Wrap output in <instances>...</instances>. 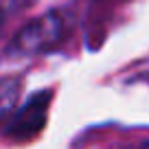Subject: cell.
I'll list each match as a JSON object with an SVG mask.
<instances>
[{
	"label": "cell",
	"instance_id": "1",
	"mask_svg": "<svg viewBox=\"0 0 149 149\" xmlns=\"http://www.w3.org/2000/svg\"><path fill=\"white\" fill-rule=\"evenodd\" d=\"M70 33V18L64 11H48L42 18H35L18 31L9 46L11 55L31 57L53 51L59 46Z\"/></svg>",
	"mask_w": 149,
	"mask_h": 149
},
{
	"label": "cell",
	"instance_id": "2",
	"mask_svg": "<svg viewBox=\"0 0 149 149\" xmlns=\"http://www.w3.org/2000/svg\"><path fill=\"white\" fill-rule=\"evenodd\" d=\"M48 105H51V92H40L35 97H31L24 103V107H20L15 112V116L11 118L9 127H7L9 138L18 140V143L35 138L46 125Z\"/></svg>",
	"mask_w": 149,
	"mask_h": 149
},
{
	"label": "cell",
	"instance_id": "3",
	"mask_svg": "<svg viewBox=\"0 0 149 149\" xmlns=\"http://www.w3.org/2000/svg\"><path fill=\"white\" fill-rule=\"evenodd\" d=\"M22 92L20 77H0V125L13 114Z\"/></svg>",
	"mask_w": 149,
	"mask_h": 149
},
{
	"label": "cell",
	"instance_id": "4",
	"mask_svg": "<svg viewBox=\"0 0 149 149\" xmlns=\"http://www.w3.org/2000/svg\"><path fill=\"white\" fill-rule=\"evenodd\" d=\"M5 2L7 0H0V24H2V20H5Z\"/></svg>",
	"mask_w": 149,
	"mask_h": 149
}]
</instances>
